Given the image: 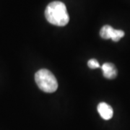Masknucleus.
I'll return each mask as SVG.
<instances>
[{
  "label": "nucleus",
  "mask_w": 130,
  "mask_h": 130,
  "mask_svg": "<svg viewBox=\"0 0 130 130\" xmlns=\"http://www.w3.org/2000/svg\"><path fill=\"white\" fill-rule=\"evenodd\" d=\"M45 16L49 23L56 26H65L70 21L67 7L59 1L52 2L47 6Z\"/></svg>",
  "instance_id": "obj_1"
},
{
  "label": "nucleus",
  "mask_w": 130,
  "mask_h": 130,
  "mask_svg": "<svg viewBox=\"0 0 130 130\" xmlns=\"http://www.w3.org/2000/svg\"><path fill=\"white\" fill-rule=\"evenodd\" d=\"M35 80L38 88L45 93H54L58 88V83L55 76L46 69L38 71L35 74Z\"/></svg>",
  "instance_id": "obj_2"
},
{
  "label": "nucleus",
  "mask_w": 130,
  "mask_h": 130,
  "mask_svg": "<svg viewBox=\"0 0 130 130\" xmlns=\"http://www.w3.org/2000/svg\"><path fill=\"white\" fill-rule=\"evenodd\" d=\"M88 67L92 69V70H94V69H97V68H99L101 66H100V64L98 63L95 59H90V60L88 61Z\"/></svg>",
  "instance_id": "obj_6"
},
{
  "label": "nucleus",
  "mask_w": 130,
  "mask_h": 130,
  "mask_svg": "<svg viewBox=\"0 0 130 130\" xmlns=\"http://www.w3.org/2000/svg\"><path fill=\"white\" fill-rule=\"evenodd\" d=\"M125 33L121 30H116L110 25H104L100 31V36L103 39H111L113 41H119L124 36Z\"/></svg>",
  "instance_id": "obj_3"
},
{
  "label": "nucleus",
  "mask_w": 130,
  "mask_h": 130,
  "mask_svg": "<svg viewBox=\"0 0 130 130\" xmlns=\"http://www.w3.org/2000/svg\"><path fill=\"white\" fill-rule=\"evenodd\" d=\"M98 111L99 113L100 116L105 120L111 119L113 115V108L106 103H100L98 106Z\"/></svg>",
  "instance_id": "obj_4"
},
{
  "label": "nucleus",
  "mask_w": 130,
  "mask_h": 130,
  "mask_svg": "<svg viewBox=\"0 0 130 130\" xmlns=\"http://www.w3.org/2000/svg\"><path fill=\"white\" fill-rule=\"evenodd\" d=\"M101 69H102L103 76L107 79H114L117 76V70L113 64L105 63L102 65Z\"/></svg>",
  "instance_id": "obj_5"
}]
</instances>
